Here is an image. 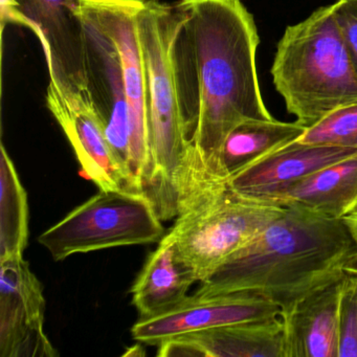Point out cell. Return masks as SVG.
I'll use <instances>...</instances> for the list:
<instances>
[{
    "instance_id": "obj_16",
    "label": "cell",
    "mask_w": 357,
    "mask_h": 357,
    "mask_svg": "<svg viewBox=\"0 0 357 357\" xmlns=\"http://www.w3.org/2000/svg\"><path fill=\"white\" fill-rule=\"evenodd\" d=\"M181 336L204 357H285L281 315L220 326Z\"/></svg>"
},
{
    "instance_id": "obj_21",
    "label": "cell",
    "mask_w": 357,
    "mask_h": 357,
    "mask_svg": "<svg viewBox=\"0 0 357 357\" xmlns=\"http://www.w3.org/2000/svg\"><path fill=\"white\" fill-rule=\"evenodd\" d=\"M338 357H357L356 273H346L342 282L338 321Z\"/></svg>"
},
{
    "instance_id": "obj_9",
    "label": "cell",
    "mask_w": 357,
    "mask_h": 357,
    "mask_svg": "<svg viewBox=\"0 0 357 357\" xmlns=\"http://www.w3.org/2000/svg\"><path fill=\"white\" fill-rule=\"evenodd\" d=\"M41 282L24 258L0 261V356L55 357Z\"/></svg>"
},
{
    "instance_id": "obj_3",
    "label": "cell",
    "mask_w": 357,
    "mask_h": 357,
    "mask_svg": "<svg viewBox=\"0 0 357 357\" xmlns=\"http://www.w3.org/2000/svg\"><path fill=\"white\" fill-rule=\"evenodd\" d=\"M185 16L173 3L145 0L139 33L147 80L151 175L145 194L162 220L177 217L189 178L193 145L176 70V40Z\"/></svg>"
},
{
    "instance_id": "obj_23",
    "label": "cell",
    "mask_w": 357,
    "mask_h": 357,
    "mask_svg": "<svg viewBox=\"0 0 357 357\" xmlns=\"http://www.w3.org/2000/svg\"><path fill=\"white\" fill-rule=\"evenodd\" d=\"M344 221L348 225L353 238L357 243V208H355L352 212L349 213L346 217H344Z\"/></svg>"
},
{
    "instance_id": "obj_15",
    "label": "cell",
    "mask_w": 357,
    "mask_h": 357,
    "mask_svg": "<svg viewBox=\"0 0 357 357\" xmlns=\"http://www.w3.org/2000/svg\"><path fill=\"white\" fill-rule=\"evenodd\" d=\"M196 282L195 273L181 260L174 241L166 234L131 288L132 304L141 319L156 317L181 304Z\"/></svg>"
},
{
    "instance_id": "obj_11",
    "label": "cell",
    "mask_w": 357,
    "mask_h": 357,
    "mask_svg": "<svg viewBox=\"0 0 357 357\" xmlns=\"http://www.w3.org/2000/svg\"><path fill=\"white\" fill-rule=\"evenodd\" d=\"M38 38L49 82L61 91L87 87L85 72V28L81 0H16Z\"/></svg>"
},
{
    "instance_id": "obj_4",
    "label": "cell",
    "mask_w": 357,
    "mask_h": 357,
    "mask_svg": "<svg viewBox=\"0 0 357 357\" xmlns=\"http://www.w3.org/2000/svg\"><path fill=\"white\" fill-rule=\"evenodd\" d=\"M286 109L309 127L338 107L357 101V75L332 5L287 26L271 68Z\"/></svg>"
},
{
    "instance_id": "obj_5",
    "label": "cell",
    "mask_w": 357,
    "mask_h": 357,
    "mask_svg": "<svg viewBox=\"0 0 357 357\" xmlns=\"http://www.w3.org/2000/svg\"><path fill=\"white\" fill-rule=\"evenodd\" d=\"M286 204L240 195L227 185L177 216L168 235L199 283L252 243Z\"/></svg>"
},
{
    "instance_id": "obj_17",
    "label": "cell",
    "mask_w": 357,
    "mask_h": 357,
    "mask_svg": "<svg viewBox=\"0 0 357 357\" xmlns=\"http://www.w3.org/2000/svg\"><path fill=\"white\" fill-rule=\"evenodd\" d=\"M281 204H296L329 218H344L357 208V153L307 177L283 196Z\"/></svg>"
},
{
    "instance_id": "obj_24",
    "label": "cell",
    "mask_w": 357,
    "mask_h": 357,
    "mask_svg": "<svg viewBox=\"0 0 357 357\" xmlns=\"http://www.w3.org/2000/svg\"><path fill=\"white\" fill-rule=\"evenodd\" d=\"M344 271L349 273H356L357 275V252L354 256L351 257L348 262L344 264Z\"/></svg>"
},
{
    "instance_id": "obj_1",
    "label": "cell",
    "mask_w": 357,
    "mask_h": 357,
    "mask_svg": "<svg viewBox=\"0 0 357 357\" xmlns=\"http://www.w3.org/2000/svg\"><path fill=\"white\" fill-rule=\"evenodd\" d=\"M185 16L176 40L181 104L193 145L185 204L225 185L227 135L250 120H273L257 73L260 37L241 0H176Z\"/></svg>"
},
{
    "instance_id": "obj_20",
    "label": "cell",
    "mask_w": 357,
    "mask_h": 357,
    "mask_svg": "<svg viewBox=\"0 0 357 357\" xmlns=\"http://www.w3.org/2000/svg\"><path fill=\"white\" fill-rule=\"evenodd\" d=\"M298 141L312 145L357 149V101L338 107L307 127Z\"/></svg>"
},
{
    "instance_id": "obj_12",
    "label": "cell",
    "mask_w": 357,
    "mask_h": 357,
    "mask_svg": "<svg viewBox=\"0 0 357 357\" xmlns=\"http://www.w3.org/2000/svg\"><path fill=\"white\" fill-rule=\"evenodd\" d=\"M82 17L85 28L87 89L103 121L106 137L112 152L132 177L128 105L120 56L112 41L97 24L83 13Z\"/></svg>"
},
{
    "instance_id": "obj_6",
    "label": "cell",
    "mask_w": 357,
    "mask_h": 357,
    "mask_svg": "<svg viewBox=\"0 0 357 357\" xmlns=\"http://www.w3.org/2000/svg\"><path fill=\"white\" fill-rule=\"evenodd\" d=\"M164 225L145 193L100 190L39 236L55 261L75 254L160 241Z\"/></svg>"
},
{
    "instance_id": "obj_10",
    "label": "cell",
    "mask_w": 357,
    "mask_h": 357,
    "mask_svg": "<svg viewBox=\"0 0 357 357\" xmlns=\"http://www.w3.org/2000/svg\"><path fill=\"white\" fill-rule=\"evenodd\" d=\"M281 314L279 305L256 292L236 291L214 296L193 294L167 312L147 319L139 317L131 332L137 342L158 346L181 334Z\"/></svg>"
},
{
    "instance_id": "obj_7",
    "label": "cell",
    "mask_w": 357,
    "mask_h": 357,
    "mask_svg": "<svg viewBox=\"0 0 357 357\" xmlns=\"http://www.w3.org/2000/svg\"><path fill=\"white\" fill-rule=\"evenodd\" d=\"M145 0H81V11L112 41L122 66L128 105L130 172L145 193L151 175L148 128L147 80L139 33V12Z\"/></svg>"
},
{
    "instance_id": "obj_2",
    "label": "cell",
    "mask_w": 357,
    "mask_h": 357,
    "mask_svg": "<svg viewBox=\"0 0 357 357\" xmlns=\"http://www.w3.org/2000/svg\"><path fill=\"white\" fill-rule=\"evenodd\" d=\"M357 243L344 219L329 218L296 204L252 243L231 256L196 296L252 291L287 310L321 286L344 275Z\"/></svg>"
},
{
    "instance_id": "obj_13",
    "label": "cell",
    "mask_w": 357,
    "mask_h": 357,
    "mask_svg": "<svg viewBox=\"0 0 357 357\" xmlns=\"http://www.w3.org/2000/svg\"><path fill=\"white\" fill-rule=\"evenodd\" d=\"M357 153V149L291 142L227 179L236 193L281 204L301 181Z\"/></svg>"
},
{
    "instance_id": "obj_22",
    "label": "cell",
    "mask_w": 357,
    "mask_h": 357,
    "mask_svg": "<svg viewBox=\"0 0 357 357\" xmlns=\"http://www.w3.org/2000/svg\"><path fill=\"white\" fill-rule=\"evenodd\" d=\"M332 9L357 75V0H337Z\"/></svg>"
},
{
    "instance_id": "obj_19",
    "label": "cell",
    "mask_w": 357,
    "mask_h": 357,
    "mask_svg": "<svg viewBox=\"0 0 357 357\" xmlns=\"http://www.w3.org/2000/svg\"><path fill=\"white\" fill-rule=\"evenodd\" d=\"M0 261L24 258L29 238L26 190L5 145L0 156Z\"/></svg>"
},
{
    "instance_id": "obj_8",
    "label": "cell",
    "mask_w": 357,
    "mask_h": 357,
    "mask_svg": "<svg viewBox=\"0 0 357 357\" xmlns=\"http://www.w3.org/2000/svg\"><path fill=\"white\" fill-rule=\"evenodd\" d=\"M45 102L70 141L87 178L100 190L143 193L112 152L103 121L87 87L81 91H61L49 82Z\"/></svg>"
},
{
    "instance_id": "obj_14",
    "label": "cell",
    "mask_w": 357,
    "mask_h": 357,
    "mask_svg": "<svg viewBox=\"0 0 357 357\" xmlns=\"http://www.w3.org/2000/svg\"><path fill=\"white\" fill-rule=\"evenodd\" d=\"M346 273L309 292L281 314L285 357H338V321Z\"/></svg>"
},
{
    "instance_id": "obj_18",
    "label": "cell",
    "mask_w": 357,
    "mask_h": 357,
    "mask_svg": "<svg viewBox=\"0 0 357 357\" xmlns=\"http://www.w3.org/2000/svg\"><path fill=\"white\" fill-rule=\"evenodd\" d=\"M307 127L298 122L250 120L238 125L223 144L220 154V175L223 181L283 146L300 139Z\"/></svg>"
}]
</instances>
